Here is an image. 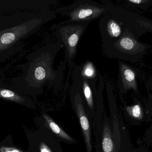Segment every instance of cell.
<instances>
[{
    "label": "cell",
    "instance_id": "cell-1",
    "mask_svg": "<svg viewBox=\"0 0 152 152\" xmlns=\"http://www.w3.org/2000/svg\"><path fill=\"white\" fill-rule=\"evenodd\" d=\"M64 47L59 40L46 45L37 51L35 55L33 67V84L42 90L45 84L50 87H59L62 84L66 63L61 62L58 68L53 67L55 58L61 49Z\"/></svg>",
    "mask_w": 152,
    "mask_h": 152
},
{
    "label": "cell",
    "instance_id": "cell-2",
    "mask_svg": "<svg viewBox=\"0 0 152 152\" xmlns=\"http://www.w3.org/2000/svg\"><path fill=\"white\" fill-rule=\"evenodd\" d=\"M151 47L140 42L129 30L124 29L118 40L102 43V51L104 55L109 58L134 62L142 58Z\"/></svg>",
    "mask_w": 152,
    "mask_h": 152
},
{
    "label": "cell",
    "instance_id": "cell-3",
    "mask_svg": "<svg viewBox=\"0 0 152 152\" xmlns=\"http://www.w3.org/2000/svg\"><path fill=\"white\" fill-rule=\"evenodd\" d=\"M90 22L54 24L52 26L58 40L61 42L65 48V62L69 68L66 85L67 86L75 66L74 60L77 54V47L80 38Z\"/></svg>",
    "mask_w": 152,
    "mask_h": 152
},
{
    "label": "cell",
    "instance_id": "cell-4",
    "mask_svg": "<svg viewBox=\"0 0 152 152\" xmlns=\"http://www.w3.org/2000/svg\"><path fill=\"white\" fill-rule=\"evenodd\" d=\"M56 13L67 18V20L58 23L90 22L108 13L106 6L92 0H77L67 6L57 8Z\"/></svg>",
    "mask_w": 152,
    "mask_h": 152
},
{
    "label": "cell",
    "instance_id": "cell-5",
    "mask_svg": "<svg viewBox=\"0 0 152 152\" xmlns=\"http://www.w3.org/2000/svg\"><path fill=\"white\" fill-rule=\"evenodd\" d=\"M106 6L108 13L116 19L124 29H128L138 39L146 32L152 33V21L139 14L116 6L106 0L101 1Z\"/></svg>",
    "mask_w": 152,
    "mask_h": 152
},
{
    "label": "cell",
    "instance_id": "cell-6",
    "mask_svg": "<svg viewBox=\"0 0 152 152\" xmlns=\"http://www.w3.org/2000/svg\"><path fill=\"white\" fill-rule=\"evenodd\" d=\"M73 82L71 86V94L75 107L78 117L79 119L81 129L84 134L86 142L87 152L92 151L91 139H90V129L88 119L85 113L83 107V101L81 95V89L78 81L75 78L72 77Z\"/></svg>",
    "mask_w": 152,
    "mask_h": 152
},
{
    "label": "cell",
    "instance_id": "cell-7",
    "mask_svg": "<svg viewBox=\"0 0 152 152\" xmlns=\"http://www.w3.org/2000/svg\"><path fill=\"white\" fill-rule=\"evenodd\" d=\"M98 26L102 43L116 41L121 37L124 30L120 23L108 13L100 18Z\"/></svg>",
    "mask_w": 152,
    "mask_h": 152
},
{
    "label": "cell",
    "instance_id": "cell-8",
    "mask_svg": "<svg viewBox=\"0 0 152 152\" xmlns=\"http://www.w3.org/2000/svg\"><path fill=\"white\" fill-rule=\"evenodd\" d=\"M119 74L118 84L121 92L126 93L130 90L138 93L136 73L134 70L121 61L118 62Z\"/></svg>",
    "mask_w": 152,
    "mask_h": 152
},
{
    "label": "cell",
    "instance_id": "cell-9",
    "mask_svg": "<svg viewBox=\"0 0 152 152\" xmlns=\"http://www.w3.org/2000/svg\"><path fill=\"white\" fill-rule=\"evenodd\" d=\"M80 66V73L82 77L88 80L97 81L98 72L94 64L90 61H87Z\"/></svg>",
    "mask_w": 152,
    "mask_h": 152
},
{
    "label": "cell",
    "instance_id": "cell-10",
    "mask_svg": "<svg viewBox=\"0 0 152 152\" xmlns=\"http://www.w3.org/2000/svg\"><path fill=\"white\" fill-rule=\"evenodd\" d=\"M44 118L46 121V124L49 126L50 129L58 136L61 138L67 140L68 141L72 142L73 139L66 132L63 131L62 129L50 117L46 115H44Z\"/></svg>",
    "mask_w": 152,
    "mask_h": 152
},
{
    "label": "cell",
    "instance_id": "cell-11",
    "mask_svg": "<svg viewBox=\"0 0 152 152\" xmlns=\"http://www.w3.org/2000/svg\"><path fill=\"white\" fill-rule=\"evenodd\" d=\"M125 109L128 116L134 120L138 121L143 118V109L141 104L138 102L132 106H126Z\"/></svg>",
    "mask_w": 152,
    "mask_h": 152
},
{
    "label": "cell",
    "instance_id": "cell-12",
    "mask_svg": "<svg viewBox=\"0 0 152 152\" xmlns=\"http://www.w3.org/2000/svg\"><path fill=\"white\" fill-rule=\"evenodd\" d=\"M102 148L104 152H112L113 151V141L108 127H105L104 129L102 140Z\"/></svg>",
    "mask_w": 152,
    "mask_h": 152
},
{
    "label": "cell",
    "instance_id": "cell-13",
    "mask_svg": "<svg viewBox=\"0 0 152 152\" xmlns=\"http://www.w3.org/2000/svg\"><path fill=\"white\" fill-rule=\"evenodd\" d=\"M128 4L133 7L145 9L152 4V1L150 0H128Z\"/></svg>",
    "mask_w": 152,
    "mask_h": 152
},
{
    "label": "cell",
    "instance_id": "cell-14",
    "mask_svg": "<svg viewBox=\"0 0 152 152\" xmlns=\"http://www.w3.org/2000/svg\"><path fill=\"white\" fill-rule=\"evenodd\" d=\"M147 93H148V109L149 112L152 115V78L149 79L146 85ZM151 130L152 132V126L151 127Z\"/></svg>",
    "mask_w": 152,
    "mask_h": 152
},
{
    "label": "cell",
    "instance_id": "cell-15",
    "mask_svg": "<svg viewBox=\"0 0 152 152\" xmlns=\"http://www.w3.org/2000/svg\"><path fill=\"white\" fill-rule=\"evenodd\" d=\"M15 37L12 33H7L4 34L1 38V41L4 44H9L14 41Z\"/></svg>",
    "mask_w": 152,
    "mask_h": 152
},
{
    "label": "cell",
    "instance_id": "cell-16",
    "mask_svg": "<svg viewBox=\"0 0 152 152\" xmlns=\"http://www.w3.org/2000/svg\"><path fill=\"white\" fill-rule=\"evenodd\" d=\"M0 94L4 98H12L15 95L14 93L8 90H2Z\"/></svg>",
    "mask_w": 152,
    "mask_h": 152
},
{
    "label": "cell",
    "instance_id": "cell-17",
    "mask_svg": "<svg viewBox=\"0 0 152 152\" xmlns=\"http://www.w3.org/2000/svg\"><path fill=\"white\" fill-rule=\"evenodd\" d=\"M134 152H149V151L143 146H140L137 148H134Z\"/></svg>",
    "mask_w": 152,
    "mask_h": 152
},
{
    "label": "cell",
    "instance_id": "cell-18",
    "mask_svg": "<svg viewBox=\"0 0 152 152\" xmlns=\"http://www.w3.org/2000/svg\"><path fill=\"white\" fill-rule=\"evenodd\" d=\"M41 152H51L48 146L45 144H42L41 148Z\"/></svg>",
    "mask_w": 152,
    "mask_h": 152
},
{
    "label": "cell",
    "instance_id": "cell-19",
    "mask_svg": "<svg viewBox=\"0 0 152 152\" xmlns=\"http://www.w3.org/2000/svg\"><path fill=\"white\" fill-rule=\"evenodd\" d=\"M7 152H19L18 151H17V150H13V151H9Z\"/></svg>",
    "mask_w": 152,
    "mask_h": 152
}]
</instances>
